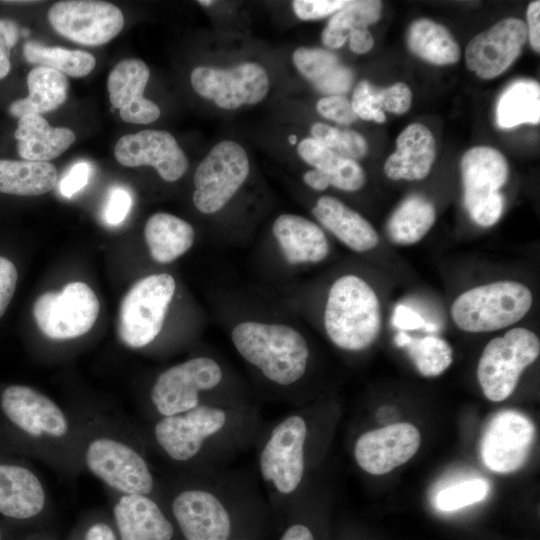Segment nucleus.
I'll return each instance as SVG.
<instances>
[{
  "label": "nucleus",
  "mask_w": 540,
  "mask_h": 540,
  "mask_svg": "<svg viewBox=\"0 0 540 540\" xmlns=\"http://www.w3.org/2000/svg\"><path fill=\"white\" fill-rule=\"evenodd\" d=\"M231 339L240 356L277 385H292L306 372L308 344L290 326L245 321L234 327Z\"/></svg>",
  "instance_id": "obj_1"
},
{
  "label": "nucleus",
  "mask_w": 540,
  "mask_h": 540,
  "mask_svg": "<svg viewBox=\"0 0 540 540\" xmlns=\"http://www.w3.org/2000/svg\"><path fill=\"white\" fill-rule=\"evenodd\" d=\"M382 325L379 298L362 278L348 274L331 286L324 311V327L329 339L346 351L368 348Z\"/></svg>",
  "instance_id": "obj_2"
},
{
  "label": "nucleus",
  "mask_w": 540,
  "mask_h": 540,
  "mask_svg": "<svg viewBox=\"0 0 540 540\" xmlns=\"http://www.w3.org/2000/svg\"><path fill=\"white\" fill-rule=\"evenodd\" d=\"M532 303V293L523 283L501 280L463 292L451 306V317L463 331L491 332L519 322Z\"/></svg>",
  "instance_id": "obj_3"
},
{
  "label": "nucleus",
  "mask_w": 540,
  "mask_h": 540,
  "mask_svg": "<svg viewBox=\"0 0 540 540\" xmlns=\"http://www.w3.org/2000/svg\"><path fill=\"white\" fill-rule=\"evenodd\" d=\"M540 340L531 330L516 327L495 337L484 347L477 379L485 397L493 402L507 399L523 371L539 356Z\"/></svg>",
  "instance_id": "obj_4"
},
{
  "label": "nucleus",
  "mask_w": 540,
  "mask_h": 540,
  "mask_svg": "<svg viewBox=\"0 0 540 540\" xmlns=\"http://www.w3.org/2000/svg\"><path fill=\"white\" fill-rule=\"evenodd\" d=\"M463 202L471 219L482 227L498 222L504 209L501 188L509 167L504 155L489 146H476L464 153L460 162Z\"/></svg>",
  "instance_id": "obj_5"
},
{
  "label": "nucleus",
  "mask_w": 540,
  "mask_h": 540,
  "mask_svg": "<svg viewBox=\"0 0 540 540\" xmlns=\"http://www.w3.org/2000/svg\"><path fill=\"white\" fill-rule=\"evenodd\" d=\"M176 283L167 273L152 274L137 281L119 308L117 332L131 348L150 344L162 330Z\"/></svg>",
  "instance_id": "obj_6"
},
{
  "label": "nucleus",
  "mask_w": 540,
  "mask_h": 540,
  "mask_svg": "<svg viewBox=\"0 0 540 540\" xmlns=\"http://www.w3.org/2000/svg\"><path fill=\"white\" fill-rule=\"evenodd\" d=\"M309 425L301 414L279 421L264 441L258 457L262 479L279 495L293 494L306 472Z\"/></svg>",
  "instance_id": "obj_7"
},
{
  "label": "nucleus",
  "mask_w": 540,
  "mask_h": 540,
  "mask_svg": "<svg viewBox=\"0 0 540 540\" xmlns=\"http://www.w3.org/2000/svg\"><path fill=\"white\" fill-rule=\"evenodd\" d=\"M99 300L83 282H71L59 292L40 295L33 305L39 330L48 338L65 340L86 334L99 314Z\"/></svg>",
  "instance_id": "obj_8"
},
{
  "label": "nucleus",
  "mask_w": 540,
  "mask_h": 540,
  "mask_svg": "<svg viewBox=\"0 0 540 540\" xmlns=\"http://www.w3.org/2000/svg\"><path fill=\"white\" fill-rule=\"evenodd\" d=\"M244 148L231 140L217 143L194 173L193 203L202 213L222 209L235 195L249 174Z\"/></svg>",
  "instance_id": "obj_9"
},
{
  "label": "nucleus",
  "mask_w": 540,
  "mask_h": 540,
  "mask_svg": "<svg viewBox=\"0 0 540 540\" xmlns=\"http://www.w3.org/2000/svg\"><path fill=\"white\" fill-rule=\"evenodd\" d=\"M220 365L209 357H194L163 371L152 386L150 398L162 416L187 412L200 405V394L222 381Z\"/></svg>",
  "instance_id": "obj_10"
},
{
  "label": "nucleus",
  "mask_w": 540,
  "mask_h": 540,
  "mask_svg": "<svg viewBox=\"0 0 540 540\" xmlns=\"http://www.w3.org/2000/svg\"><path fill=\"white\" fill-rule=\"evenodd\" d=\"M231 419V413L223 407L200 404L187 412L162 417L154 426V436L169 458L187 462L221 434Z\"/></svg>",
  "instance_id": "obj_11"
},
{
  "label": "nucleus",
  "mask_w": 540,
  "mask_h": 540,
  "mask_svg": "<svg viewBox=\"0 0 540 540\" xmlns=\"http://www.w3.org/2000/svg\"><path fill=\"white\" fill-rule=\"evenodd\" d=\"M88 470L107 486L123 495H149L154 478L145 459L131 446L116 439L100 437L85 452Z\"/></svg>",
  "instance_id": "obj_12"
},
{
  "label": "nucleus",
  "mask_w": 540,
  "mask_h": 540,
  "mask_svg": "<svg viewBox=\"0 0 540 540\" xmlns=\"http://www.w3.org/2000/svg\"><path fill=\"white\" fill-rule=\"evenodd\" d=\"M52 28L61 36L85 46L103 45L124 26L122 11L98 0H66L54 3L47 13Z\"/></svg>",
  "instance_id": "obj_13"
},
{
  "label": "nucleus",
  "mask_w": 540,
  "mask_h": 540,
  "mask_svg": "<svg viewBox=\"0 0 540 540\" xmlns=\"http://www.w3.org/2000/svg\"><path fill=\"white\" fill-rule=\"evenodd\" d=\"M195 92L214 101L223 109H236L262 101L268 93L265 69L254 62H244L230 69L200 66L191 72Z\"/></svg>",
  "instance_id": "obj_14"
},
{
  "label": "nucleus",
  "mask_w": 540,
  "mask_h": 540,
  "mask_svg": "<svg viewBox=\"0 0 540 540\" xmlns=\"http://www.w3.org/2000/svg\"><path fill=\"white\" fill-rule=\"evenodd\" d=\"M534 423L515 410L495 414L480 442L481 458L492 472L508 474L520 469L528 459L535 440Z\"/></svg>",
  "instance_id": "obj_15"
},
{
  "label": "nucleus",
  "mask_w": 540,
  "mask_h": 540,
  "mask_svg": "<svg viewBox=\"0 0 540 540\" xmlns=\"http://www.w3.org/2000/svg\"><path fill=\"white\" fill-rule=\"evenodd\" d=\"M527 39V26L523 20L502 19L469 41L465 49L466 65L478 77L493 79L515 62Z\"/></svg>",
  "instance_id": "obj_16"
},
{
  "label": "nucleus",
  "mask_w": 540,
  "mask_h": 540,
  "mask_svg": "<svg viewBox=\"0 0 540 540\" xmlns=\"http://www.w3.org/2000/svg\"><path fill=\"white\" fill-rule=\"evenodd\" d=\"M420 443V432L413 424H390L360 435L354 445V457L367 473L383 475L410 460Z\"/></svg>",
  "instance_id": "obj_17"
},
{
  "label": "nucleus",
  "mask_w": 540,
  "mask_h": 540,
  "mask_svg": "<svg viewBox=\"0 0 540 540\" xmlns=\"http://www.w3.org/2000/svg\"><path fill=\"white\" fill-rule=\"evenodd\" d=\"M114 154L126 167H154L168 182L181 178L188 168L187 157L175 138L162 130L126 134L116 142Z\"/></svg>",
  "instance_id": "obj_18"
},
{
  "label": "nucleus",
  "mask_w": 540,
  "mask_h": 540,
  "mask_svg": "<svg viewBox=\"0 0 540 540\" xmlns=\"http://www.w3.org/2000/svg\"><path fill=\"white\" fill-rule=\"evenodd\" d=\"M171 509L186 540H228L231 535L227 508L208 489L182 490L173 498Z\"/></svg>",
  "instance_id": "obj_19"
},
{
  "label": "nucleus",
  "mask_w": 540,
  "mask_h": 540,
  "mask_svg": "<svg viewBox=\"0 0 540 540\" xmlns=\"http://www.w3.org/2000/svg\"><path fill=\"white\" fill-rule=\"evenodd\" d=\"M1 409L15 426L32 437L61 438L69 431V421L61 408L29 386L7 387L1 396Z\"/></svg>",
  "instance_id": "obj_20"
},
{
  "label": "nucleus",
  "mask_w": 540,
  "mask_h": 540,
  "mask_svg": "<svg viewBox=\"0 0 540 540\" xmlns=\"http://www.w3.org/2000/svg\"><path fill=\"white\" fill-rule=\"evenodd\" d=\"M149 68L140 59L121 60L107 79L109 99L118 108L122 120L132 124H148L160 116L159 107L143 96L149 80Z\"/></svg>",
  "instance_id": "obj_21"
},
{
  "label": "nucleus",
  "mask_w": 540,
  "mask_h": 540,
  "mask_svg": "<svg viewBox=\"0 0 540 540\" xmlns=\"http://www.w3.org/2000/svg\"><path fill=\"white\" fill-rule=\"evenodd\" d=\"M436 157L432 132L421 123L408 125L396 139V150L385 161L384 173L391 180H422Z\"/></svg>",
  "instance_id": "obj_22"
},
{
  "label": "nucleus",
  "mask_w": 540,
  "mask_h": 540,
  "mask_svg": "<svg viewBox=\"0 0 540 540\" xmlns=\"http://www.w3.org/2000/svg\"><path fill=\"white\" fill-rule=\"evenodd\" d=\"M120 540H171L173 526L148 495H123L113 509Z\"/></svg>",
  "instance_id": "obj_23"
},
{
  "label": "nucleus",
  "mask_w": 540,
  "mask_h": 540,
  "mask_svg": "<svg viewBox=\"0 0 540 540\" xmlns=\"http://www.w3.org/2000/svg\"><path fill=\"white\" fill-rule=\"evenodd\" d=\"M272 232L289 264L317 263L329 254V242L323 230L302 216H278Z\"/></svg>",
  "instance_id": "obj_24"
},
{
  "label": "nucleus",
  "mask_w": 540,
  "mask_h": 540,
  "mask_svg": "<svg viewBox=\"0 0 540 540\" xmlns=\"http://www.w3.org/2000/svg\"><path fill=\"white\" fill-rule=\"evenodd\" d=\"M312 214L324 228L353 251L366 252L379 243V235L369 221L334 197H320Z\"/></svg>",
  "instance_id": "obj_25"
},
{
  "label": "nucleus",
  "mask_w": 540,
  "mask_h": 540,
  "mask_svg": "<svg viewBox=\"0 0 540 540\" xmlns=\"http://www.w3.org/2000/svg\"><path fill=\"white\" fill-rule=\"evenodd\" d=\"M46 494L39 478L29 469L0 463V513L29 519L44 508Z\"/></svg>",
  "instance_id": "obj_26"
},
{
  "label": "nucleus",
  "mask_w": 540,
  "mask_h": 540,
  "mask_svg": "<svg viewBox=\"0 0 540 540\" xmlns=\"http://www.w3.org/2000/svg\"><path fill=\"white\" fill-rule=\"evenodd\" d=\"M17 150L28 161L48 162L64 153L75 141L74 132L66 127H52L41 115L19 118L14 132Z\"/></svg>",
  "instance_id": "obj_27"
},
{
  "label": "nucleus",
  "mask_w": 540,
  "mask_h": 540,
  "mask_svg": "<svg viewBox=\"0 0 540 540\" xmlns=\"http://www.w3.org/2000/svg\"><path fill=\"white\" fill-rule=\"evenodd\" d=\"M292 59L298 71L327 96L342 95L353 84L352 70L328 50L300 47L293 52Z\"/></svg>",
  "instance_id": "obj_28"
},
{
  "label": "nucleus",
  "mask_w": 540,
  "mask_h": 540,
  "mask_svg": "<svg viewBox=\"0 0 540 540\" xmlns=\"http://www.w3.org/2000/svg\"><path fill=\"white\" fill-rule=\"evenodd\" d=\"M151 257L158 263H170L186 253L193 245L195 233L185 220L169 213H155L144 228Z\"/></svg>",
  "instance_id": "obj_29"
},
{
  "label": "nucleus",
  "mask_w": 540,
  "mask_h": 540,
  "mask_svg": "<svg viewBox=\"0 0 540 540\" xmlns=\"http://www.w3.org/2000/svg\"><path fill=\"white\" fill-rule=\"evenodd\" d=\"M28 96L11 103L9 112L15 117L41 115L57 109L67 99L69 82L61 72L36 66L27 75Z\"/></svg>",
  "instance_id": "obj_30"
},
{
  "label": "nucleus",
  "mask_w": 540,
  "mask_h": 540,
  "mask_svg": "<svg viewBox=\"0 0 540 540\" xmlns=\"http://www.w3.org/2000/svg\"><path fill=\"white\" fill-rule=\"evenodd\" d=\"M297 151L306 163L325 175L329 186L354 192L366 182L364 170L357 161L336 154L313 138L300 141Z\"/></svg>",
  "instance_id": "obj_31"
},
{
  "label": "nucleus",
  "mask_w": 540,
  "mask_h": 540,
  "mask_svg": "<svg viewBox=\"0 0 540 540\" xmlns=\"http://www.w3.org/2000/svg\"><path fill=\"white\" fill-rule=\"evenodd\" d=\"M435 220L434 204L422 195L413 194L402 200L392 212L386 224V233L396 245H413L430 231Z\"/></svg>",
  "instance_id": "obj_32"
},
{
  "label": "nucleus",
  "mask_w": 540,
  "mask_h": 540,
  "mask_svg": "<svg viewBox=\"0 0 540 540\" xmlns=\"http://www.w3.org/2000/svg\"><path fill=\"white\" fill-rule=\"evenodd\" d=\"M406 40L413 54L435 65L455 64L461 57L460 46L450 31L431 19L413 21Z\"/></svg>",
  "instance_id": "obj_33"
},
{
  "label": "nucleus",
  "mask_w": 540,
  "mask_h": 540,
  "mask_svg": "<svg viewBox=\"0 0 540 540\" xmlns=\"http://www.w3.org/2000/svg\"><path fill=\"white\" fill-rule=\"evenodd\" d=\"M57 169L49 162L0 159V192L37 196L57 184Z\"/></svg>",
  "instance_id": "obj_34"
},
{
  "label": "nucleus",
  "mask_w": 540,
  "mask_h": 540,
  "mask_svg": "<svg viewBox=\"0 0 540 540\" xmlns=\"http://www.w3.org/2000/svg\"><path fill=\"white\" fill-rule=\"evenodd\" d=\"M495 121L499 128L510 129L540 122V86L530 79L510 83L498 98Z\"/></svg>",
  "instance_id": "obj_35"
},
{
  "label": "nucleus",
  "mask_w": 540,
  "mask_h": 540,
  "mask_svg": "<svg viewBox=\"0 0 540 540\" xmlns=\"http://www.w3.org/2000/svg\"><path fill=\"white\" fill-rule=\"evenodd\" d=\"M382 8V2L378 0L347 1L324 28L321 36L323 44L330 49L342 47L351 31L376 23L381 17Z\"/></svg>",
  "instance_id": "obj_36"
},
{
  "label": "nucleus",
  "mask_w": 540,
  "mask_h": 540,
  "mask_svg": "<svg viewBox=\"0 0 540 540\" xmlns=\"http://www.w3.org/2000/svg\"><path fill=\"white\" fill-rule=\"evenodd\" d=\"M23 54L32 65L51 68L71 77H83L96 65L95 57L83 50L45 46L36 41L24 44Z\"/></svg>",
  "instance_id": "obj_37"
},
{
  "label": "nucleus",
  "mask_w": 540,
  "mask_h": 540,
  "mask_svg": "<svg viewBox=\"0 0 540 540\" xmlns=\"http://www.w3.org/2000/svg\"><path fill=\"white\" fill-rule=\"evenodd\" d=\"M396 341L407 348L417 370L425 377L442 374L453 362V349L441 337L428 335L414 339L399 334Z\"/></svg>",
  "instance_id": "obj_38"
},
{
  "label": "nucleus",
  "mask_w": 540,
  "mask_h": 540,
  "mask_svg": "<svg viewBox=\"0 0 540 540\" xmlns=\"http://www.w3.org/2000/svg\"><path fill=\"white\" fill-rule=\"evenodd\" d=\"M313 139L336 154L351 160L363 158L368 152L366 139L358 132L339 129L325 123H314L311 127Z\"/></svg>",
  "instance_id": "obj_39"
},
{
  "label": "nucleus",
  "mask_w": 540,
  "mask_h": 540,
  "mask_svg": "<svg viewBox=\"0 0 540 540\" xmlns=\"http://www.w3.org/2000/svg\"><path fill=\"white\" fill-rule=\"evenodd\" d=\"M489 483L482 478H473L447 486L435 498L437 509L450 512L485 499L489 493Z\"/></svg>",
  "instance_id": "obj_40"
},
{
  "label": "nucleus",
  "mask_w": 540,
  "mask_h": 540,
  "mask_svg": "<svg viewBox=\"0 0 540 540\" xmlns=\"http://www.w3.org/2000/svg\"><path fill=\"white\" fill-rule=\"evenodd\" d=\"M350 102L357 117L377 123L386 121L385 113L376 94V87L368 81L363 80L357 84Z\"/></svg>",
  "instance_id": "obj_41"
},
{
  "label": "nucleus",
  "mask_w": 540,
  "mask_h": 540,
  "mask_svg": "<svg viewBox=\"0 0 540 540\" xmlns=\"http://www.w3.org/2000/svg\"><path fill=\"white\" fill-rule=\"evenodd\" d=\"M376 94L382 109L395 114L406 113L412 102V92L403 82L395 83L386 88H376Z\"/></svg>",
  "instance_id": "obj_42"
},
{
  "label": "nucleus",
  "mask_w": 540,
  "mask_h": 540,
  "mask_svg": "<svg viewBox=\"0 0 540 540\" xmlns=\"http://www.w3.org/2000/svg\"><path fill=\"white\" fill-rule=\"evenodd\" d=\"M316 109L323 117L340 124H350L358 117L351 102L342 95H329L318 100Z\"/></svg>",
  "instance_id": "obj_43"
},
{
  "label": "nucleus",
  "mask_w": 540,
  "mask_h": 540,
  "mask_svg": "<svg viewBox=\"0 0 540 540\" xmlns=\"http://www.w3.org/2000/svg\"><path fill=\"white\" fill-rule=\"evenodd\" d=\"M347 1L342 0H295L292 7L301 20H316L335 14Z\"/></svg>",
  "instance_id": "obj_44"
},
{
  "label": "nucleus",
  "mask_w": 540,
  "mask_h": 540,
  "mask_svg": "<svg viewBox=\"0 0 540 540\" xmlns=\"http://www.w3.org/2000/svg\"><path fill=\"white\" fill-rule=\"evenodd\" d=\"M132 206L130 193L121 187L110 190L104 209V219L109 225H118L126 218Z\"/></svg>",
  "instance_id": "obj_45"
},
{
  "label": "nucleus",
  "mask_w": 540,
  "mask_h": 540,
  "mask_svg": "<svg viewBox=\"0 0 540 540\" xmlns=\"http://www.w3.org/2000/svg\"><path fill=\"white\" fill-rule=\"evenodd\" d=\"M18 273L15 265L0 256V317L5 313L16 289Z\"/></svg>",
  "instance_id": "obj_46"
},
{
  "label": "nucleus",
  "mask_w": 540,
  "mask_h": 540,
  "mask_svg": "<svg viewBox=\"0 0 540 540\" xmlns=\"http://www.w3.org/2000/svg\"><path fill=\"white\" fill-rule=\"evenodd\" d=\"M91 173V167L88 163L79 162L75 164L69 173L61 180L60 193L70 198L86 186Z\"/></svg>",
  "instance_id": "obj_47"
},
{
  "label": "nucleus",
  "mask_w": 540,
  "mask_h": 540,
  "mask_svg": "<svg viewBox=\"0 0 540 540\" xmlns=\"http://www.w3.org/2000/svg\"><path fill=\"white\" fill-rule=\"evenodd\" d=\"M527 33L531 47L537 53L540 51V2L533 1L526 12Z\"/></svg>",
  "instance_id": "obj_48"
},
{
  "label": "nucleus",
  "mask_w": 540,
  "mask_h": 540,
  "mask_svg": "<svg viewBox=\"0 0 540 540\" xmlns=\"http://www.w3.org/2000/svg\"><path fill=\"white\" fill-rule=\"evenodd\" d=\"M349 48L355 54H365L374 46V38L367 27L356 28L350 32Z\"/></svg>",
  "instance_id": "obj_49"
},
{
  "label": "nucleus",
  "mask_w": 540,
  "mask_h": 540,
  "mask_svg": "<svg viewBox=\"0 0 540 540\" xmlns=\"http://www.w3.org/2000/svg\"><path fill=\"white\" fill-rule=\"evenodd\" d=\"M20 35L16 22L9 19H0V48L10 52Z\"/></svg>",
  "instance_id": "obj_50"
},
{
  "label": "nucleus",
  "mask_w": 540,
  "mask_h": 540,
  "mask_svg": "<svg viewBox=\"0 0 540 540\" xmlns=\"http://www.w3.org/2000/svg\"><path fill=\"white\" fill-rule=\"evenodd\" d=\"M85 540H116V538L113 530L107 524L96 523L87 530Z\"/></svg>",
  "instance_id": "obj_51"
},
{
  "label": "nucleus",
  "mask_w": 540,
  "mask_h": 540,
  "mask_svg": "<svg viewBox=\"0 0 540 540\" xmlns=\"http://www.w3.org/2000/svg\"><path fill=\"white\" fill-rule=\"evenodd\" d=\"M280 540H314V537L307 526L293 524L285 530Z\"/></svg>",
  "instance_id": "obj_52"
},
{
  "label": "nucleus",
  "mask_w": 540,
  "mask_h": 540,
  "mask_svg": "<svg viewBox=\"0 0 540 540\" xmlns=\"http://www.w3.org/2000/svg\"><path fill=\"white\" fill-rule=\"evenodd\" d=\"M303 180L310 188L317 191H323L329 186L325 175L317 169L307 171L303 175Z\"/></svg>",
  "instance_id": "obj_53"
},
{
  "label": "nucleus",
  "mask_w": 540,
  "mask_h": 540,
  "mask_svg": "<svg viewBox=\"0 0 540 540\" xmlns=\"http://www.w3.org/2000/svg\"><path fill=\"white\" fill-rule=\"evenodd\" d=\"M10 68V52L0 48V80L7 76Z\"/></svg>",
  "instance_id": "obj_54"
},
{
  "label": "nucleus",
  "mask_w": 540,
  "mask_h": 540,
  "mask_svg": "<svg viewBox=\"0 0 540 540\" xmlns=\"http://www.w3.org/2000/svg\"><path fill=\"white\" fill-rule=\"evenodd\" d=\"M3 3H11V4H15V3H18V4H22V3H35V1H2Z\"/></svg>",
  "instance_id": "obj_55"
},
{
  "label": "nucleus",
  "mask_w": 540,
  "mask_h": 540,
  "mask_svg": "<svg viewBox=\"0 0 540 540\" xmlns=\"http://www.w3.org/2000/svg\"><path fill=\"white\" fill-rule=\"evenodd\" d=\"M198 3L203 5V6H209V5L213 4V1H211V0H207V1L206 0H204V1L199 0Z\"/></svg>",
  "instance_id": "obj_56"
},
{
  "label": "nucleus",
  "mask_w": 540,
  "mask_h": 540,
  "mask_svg": "<svg viewBox=\"0 0 540 540\" xmlns=\"http://www.w3.org/2000/svg\"><path fill=\"white\" fill-rule=\"evenodd\" d=\"M20 34H22V36L24 37H27L29 35V30L24 28L20 30Z\"/></svg>",
  "instance_id": "obj_57"
},
{
  "label": "nucleus",
  "mask_w": 540,
  "mask_h": 540,
  "mask_svg": "<svg viewBox=\"0 0 540 540\" xmlns=\"http://www.w3.org/2000/svg\"><path fill=\"white\" fill-rule=\"evenodd\" d=\"M2 539V535H1V532H0V540Z\"/></svg>",
  "instance_id": "obj_58"
}]
</instances>
